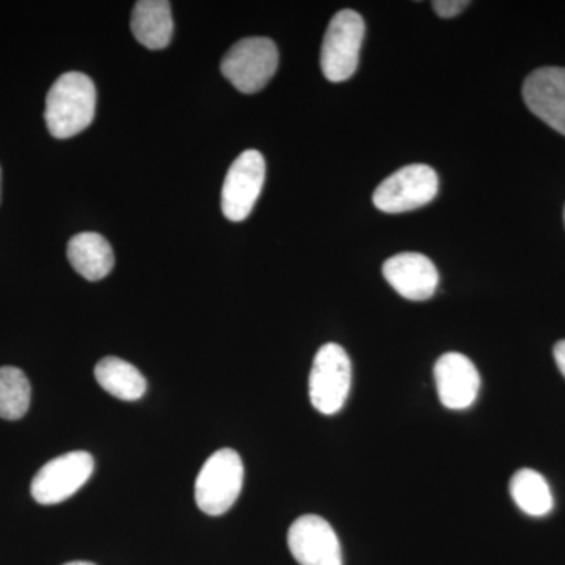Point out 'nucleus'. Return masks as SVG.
Listing matches in <instances>:
<instances>
[{
    "instance_id": "9b49d317",
    "label": "nucleus",
    "mask_w": 565,
    "mask_h": 565,
    "mask_svg": "<svg viewBox=\"0 0 565 565\" xmlns=\"http://www.w3.org/2000/svg\"><path fill=\"white\" fill-rule=\"evenodd\" d=\"M523 99L535 117L565 136V68L533 71L523 84Z\"/></svg>"
},
{
    "instance_id": "423d86ee",
    "label": "nucleus",
    "mask_w": 565,
    "mask_h": 565,
    "mask_svg": "<svg viewBox=\"0 0 565 565\" xmlns=\"http://www.w3.org/2000/svg\"><path fill=\"white\" fill-rule=\"evenodd\" d=\"M438 192V177L433 167L424 163L403 167L386 178L373 195L377 210L401 214L418 210L433 202Z\"/></svg>"
},
{
    "instance_id": "2eb2a0df",
    "label": "nucleus",
    "mask_w": 565,
    "mask_h": 565,
    "mask_svg": "<svg viewBox=\"0 0 565 565\" xmlns=\"http://www.w3.org/2000/svg\"><path fill=\"white\" fill-rule=\"evenodd\" d=\"M98 384L121 401H137L147 393V379L134 364L118 356H106L95 367Z\"/></svg>"
},
{
    "instance_id": "4be33fe9",
    "label": "nucleus",
    "mask_w": 565,
    "mask_h": 565,
    "mask_svg": "<svg viewBox=\"0 0 565 565\" xmlns=\"http://www.w3.org/2000/svg\"><path fill=\"white\" fill-rule=\"evenodd\" d=\"M564 218H565V212H564Z\"/></svg>"
},
{
    "instance_id": "4468645a",
    "label": "nucleus",
    "mask_w": 565,
    "mask_h": 565,
    "mask_svg": "<svg viewBox=\"0 0 565 565\" xmlns=\"http://www.w3.org/2000/svg\"><path fill=\"white\" fill-rule=\"evenodd\" d=\"M66 255L74 270L88 281L103 280L115 266L111 245L98 233L76 234L68 243Z\"/></svg>"
},
{
    "instance_id": "f257e3e1",
    "label": "nucleus",
    "mask_w": 565,
    "mask_h": 565,
    "mask_svg": "<svg viewBox=\"0 0 565 565\" xmlns=\"http://www.w3.org/2000/svg\"><path fill=\"white\" fill-rule=\"evenodd\" d=\"M96 111V88L87 74L71 71L52 85L44 120L55 139H71L92 125Z\"/></svg>"
},
{
    "instance_id": "aec40b11",
    "label": "nucleus",
    "mask_w": 565,
    "mask_h": 565,
    "mask_svg": "<svg viewBox=\"0 0 565 565\" xmlns=\"http://www.w3.org/2000/svg\"><path fill=\"white\" fill-rule=\"evenodd\" d=\"M65 565H95V564L87 563V561H73V563H68Z\"/></svg>"
},
{
    "instance_id": "412c9836",
    "label": "nucleus",
    "mask_w": 565,
    "mask_h": 565,
    "mask_svg": "<svg viewBox=\"0 0 565 565\" xmlns=\"http://www.w3.org/2000/svg\"><path fill=\"white\" fill-rule=\"evenodd\" d=\"M0 193H2V170H0Z\"/></svg>"
},
{
    "instance_id": "1a4fd4ad",
    "label": "nucleus",
    "mask_w": 565,
    "mask_h": 565,
    "mask_svg": "<svg viewBox=\"0 0 565 565\" xmlns=\"http://www.w3.org/2000/svg\"><path fill=\"white\" fill-rule=\"evenodd\" d=\"M288 546L300 565H343L340 539L319 515H303L288 531Z\"/></svg>"
},
{
    "instance_id": "dca6fc26",
    "label": "nucleus",
    "mask_w": 565,
    "mask_h": 565,
    "mask_svg": "<svg viewBox=\"0 0 565 565\" xmlns=\"http://www.w3.org/2000/svg\"><path fill=\"white\" fill-rule=\"evenodd\" d=\"M509 492H511L515 504L531 516L550 514L555 505L548 482L544 476L531 468H522L512 476L511 482H509Z\"/></svg>"
},
{
    "instance_id": "0eeeda50",
    "label": "nucleus",
    "mask_w": 565,
    "mask_h": 565,
    "mask_svg": "<svg viewBox=\"0 0 565 565\" xmlns=\"http://www.w3.org/2000/svg\"><path fill=\"white\" fill-rule=\"evenodd\" d=\"M95 470L90 452L73 451L50 460L33 478L31 492L36 503L51 505L68 500Z\"/></svg>"
},
{
    "instance_id": "7ed1b4c3",
    "label": "nucleus",
    "mask_w": 565,
    "mask_h": 565,
    "mask_svg": "<svg viewBox=\"0 0 565 565\" xmlns=\"http://www.w3.org/2000/svg\"><path fill=\"white\" fill-rule=\"evenodd\" d=\"M222 74L245 95L269 84L278 68V50L273 40L252 36L237 41L222 61Z\"/></svg>"
},
{
    "instance_id": "6e6552de",
    "label": "nucleus",
    "mask_w": 565,
    "mask_h": 565,
    "mask_svg": "<svg viewBox=\"0 0 565 565\" xmlns=\"http://www.w3.org/2000/svg\"><path fill=\"white\" fill-rule=\"evenodd\" d=\"M266 180V161L256 150L244 151L230 167L222 189V211L228 221L243 222L252 214Z\"/></svg>"
},
{
    "instance_id": "f3484780",
    "label": "nucleus",
    "mask_w": 565,
    "mask_h": 565,
    "mask_svg": "<svg viewBox=\"0 0 565 565\" xmlns=\"http://www.w3.org/2000/svg\"><path fill=\"white\" fill-rule=\"evenodd\" d=\"M32 388L28 375L13 366L0 367V418L17 422L31 407Z\"/></svg>"
},
{
    "instance_id": "ddd939ff",
    "label": "nucleus",
    "mask_w": 565,
    "mask_h": 565,
    "mask_svg": "<svg viewBox=\"0 0 565 565\" xmlns=\"http://www.w3.org/2000/svg\"><path fill=\"white\" fill-rule=\"evenodd\" d=\"M131 31L136 40L148 50L169 46L173 36L172 7L167 0H140L131 17Z\"/></svg>"
},
{
    "instance_id": "6ab92c4d",
    "label": "nucleus",
    "mask_w": 565,
    "mask_h": 565,
    "mask_svg": "<svg viewBox=\"0 0 565 565\" xmlns=\"http://www.w3.org/2000/svg\"><path fill=\"white\" fill-rule=\"evenodd\" d=\"M553 355H555V362L557 367H559L561 374L565 377V340L556 343L555 349H553Z\"/></svg>"
},
{
    "instance_id": "9d476101",
    "label": "nucleus",
    "mask_w": 565,
    "mask_h": 565,
    "mask_svg": "<svg viewBox=\"0 0 565 565\" xmlns=\"http://www.w3.org/2000/svg\"><path fill=\"white\" fill-rule=\"evenodd\" d=\"M434 377L441 404L451 411L471 407L481 388V375L473 362L459 352L441 355L435 363Z\"/></svg>"
},
{
    "instance_id": "39448f33",
    "label": "nucleus",
    "mask_w": 565,
    "mask_h": 565,
    "mask_svg": "<svg viewBox=\"0 0 565 565\" xmlns=\"http://www.w3.org/2000/svg\"><path fill=\"white\" fill-rule=\"evenodd\" d=\"M352 384V364L340 344H323L316 353L310 373V401L322 415L344 407Z\"/></svg>"
},
{
    "instance_id": "a211bd4d",
    "label": "nucleus",
    "mask_w": 565,
    "mask_h": 565,
    "mask_svg": "<svg viewBox=\"0 0 565 565\" xmlns=\"http://www.w3.org/2000/svg\"><path fill=\"white\" fill-rule=\"evenodd\" d=\"M435 13L441 18H455L462 13L470 2L468 0H435L433 3Z\"/></svg>"
},
{
    "instance_id": "20e7f679",
    "label": "nucleus",
    "mask_w": 565,
    "mask_h": 565,
    "mask_svg": "<svg viewBox=\"0 0 565 565\" xmlns=\"http://www.w3.org/2000/svg\"><path fill=\"white\" fill-rule=\"evenodd\" d=\"M363 40V18L353 10L338 11L323 36L321 50L323 76L330 82L351 79L359 68Z\"/></svg>"
},
{
    "instance_id": "f8f14e48",
    "label": "nucleus",
    "mask_w": 565,
    "mask_h": 565,
    "mask_svg": "<svg viewBox=\"0 0 565 565\" xmlns=\"http://www.w3.org/2000/svg\"><path fill=\"white\" fill-rule=\"evenodd\" d=\"M385 280L404 299L423 302L438 288L437 267L422 253H399L386 259L382 267Z\"/></svg>"
},
{
    "instance_id": "f03ea898",
    "label": "nucleus",
    "mask_w": 565,
    "mask_h": 565,
    "mask_svg": "<svg viewBox=\"0 0 565 565\" xmlns=\"http://www.w3.org/2000/svg\"><path fill=\"white\" fill-rule=\"evenodd\" d=\"M243 484L244 463L241 456L234 449H218L196 476V505L204 514L223 515L236 503Z\"/></svg>"
}]
</instances>
